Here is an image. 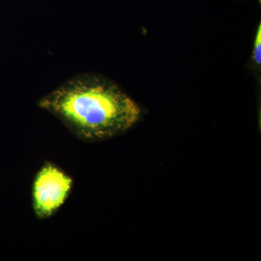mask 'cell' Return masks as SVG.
<instances>
[{
  "instance_id": "cell-1",
  "label": "cell",
  "mask_w": 261,
  "mask_h": 261,
  "mask_svg": "<svg viewBox=\"0 0 261 261\" xmlns=\"http://www.w3.org/2000/svg\"><path fill=\"white\" fill-rule=\"evenodd\" d=\"M77 138L94 142L125 133L135 126L141 109L119 84L96 73L68 79L37 101Z\"/></svg>"
},
{
  "instance_id": "cell-2",
  "label": "cell",
  "mask_w": 261,
  "mask_h": 261,
  "mask_svg": "<svg viewBox=\"0 0 261 261\" xmlns=\"http://www.w3.org/2000/svg\"><path fill=\"white\" fill-rule=\"evenodd\" d=\"M73 180L53 163L44 165L33 182V210L37 218L45 219L58 212L68 199Z\"/></svg>"
},
{
  "instance_id": "cell-3",
  "label": "cell",
  "mask_w": 261,
  "mask_h": 261,
  "mask_svg": "<svg viewBox=\"0 0 261 261\" xmlns=\"http://www.w3.org/2000/svg\"><path fill=\"white\" fill-rule=\"evenodd\" d=\"M252 60L254 64L257 68H260L261 65V24L259 23L257 27L256 35H255V42L253 45V53H252Z\"/></svg>"
}]
</instances>
